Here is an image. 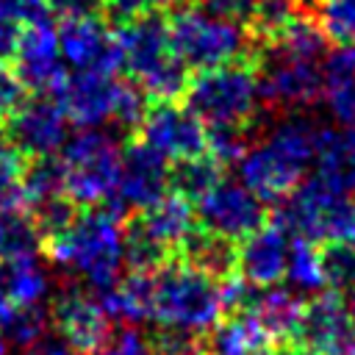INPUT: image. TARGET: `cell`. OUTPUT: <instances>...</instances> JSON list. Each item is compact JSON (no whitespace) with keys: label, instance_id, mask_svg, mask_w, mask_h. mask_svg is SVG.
Instances as JSON below:
<instances>
[{"label":"cell","instance_id":"1","mask_svg":"<svg viewBox=\"0 0 355 355\" xmlns=\"http://www.w3.org/2000/svg\"><path fill=\"white\" fill-rule=\"evenodd\" d=\"M42 252L80 275L89 291L111 288L125 266V219L105 205L80 208L69 227L42 239Z\"/></svg>","mask_w":355,"mask_h":355},{"label":"cell","instance_id":"2","mask_svg":"<svg viewBox=\"0 0 355 355\" xmlns=\"http://www.w3.org/2000/svg\"><path fill=\"white\" fill-rule=\"evenodd\" d=\"M225 316L219 280L202 269L186 263L183 258H169L153 272V311L164 333H178L189 338L208 336Z\"/></svg>","mask_w":355,"mask_h":355},{"label":"cell","instance_id":"3","mask_svg":"<svg viewBox=\"0 0 355 355\" xmlns=\"http://www.w3.org/2000/svg\"><path fill=\"white\" fill-rule=\"evenodd\" d=\"M114 33L119 47V72H125L150 103L183 97L189 86V69L172 53L166 19L158 14L122 19L119 31Z\"/></svg>","mask_w":355,"mask_h":355},{"label":"cell","instance_id":"4","mask_svg":"<svg viewBox=\"0 0 355 355\" xmlns=\"http://www.w3.org/2000/svg\"><path fill=\"white\" fill-rule=\"evenodd\" d=\"M183 105L205 128H244L250 130L261 119L263 97L255 61H236L189 78Z\"/></svg>","mask_w":355,"mask_h":355},{"label":"cell","instance_id":"5","mask_svg":"<svg viewBox=\"0 0 355 355\" xmlns=\"http://www.w3.org/2000/svg\"><path fill=\"white\" fill-rule=\"evenodd\" d=\"M166 31L175 58L189 72H205L225 64L250 61L247 55L252 53V33L244 25L214 17L197 3L178 6L166 19Z\"/></svg>","mask_w":355,"mask_h":355},{"label":"cell","instance_id":"6","mask_svg":"<svg viewBox=\"0 0 355 355\" xmlns=\"http://www.w3.org/2000/svg\"><path fill=\"white\" fill-rule=\"evenodd\" d=\"M275 219L288 236L313 244L355 241V202L349 191L313 172L280 202Z\"/></svg>","mask_w":355,"mask_h":355},{"label":"cell","instance_id":"7","mask_svg":"<svg viewBox=\"0 0 355 355\" xmlns=\"http://www.w3.org/2000/svg\"><path fill=\"white\" fill-rule=\"evenodd\" d=\"M122 144L103 128H80L61 147L64 189L78 208L108 205L116 189Z\"/></svg>","mask_w":355,"mask_h":355},{"label":"cell","instance_id":"8","mask_svg":"<svg viewBox=\"0 0 355 355\" xmlns=\"http://www.w3.org/2000/svg\"><path fill=\"white\" fill-rule=\"evenodd\" d=\"M255 67H258L263 105H269L275 111L300 114L302 108H308L324 97L322 64L300 61V58L283 55L275 47L263 44Z\"/></svg>","mask_w":355,"mask_h":355},{"label":"cell","instance_id":"9","mask_svg":"<svg viewBox=\"0 0 355 355\" xmlns=\"http://www.w3.org/2000/svg\"><path fill=\"white\" fill-rule=\"evenodd\" d=\"M169 191V161L161 158L153 147H147L141 139L130 136L122 144L116 189L105 208L125 219V214H139L155 205Z\"/></svg>","mask_w":355,"mask_h":355},{"label":"cell","instance_id":"10","mask_svg":"<svg viewBox=\"0 0 355 355\" xmlns=\"http://www.w3.org/2000/svg\"><path fill=\"white\" fill-rule=\"evenodd\" d=\"M50 311V324L72 355H97L100 347L111 338V316L97 302L89 288L67 286L55 294Z\"/></svg>","mask_w":355,"mask_h":355},{"label":"cell","instance_id":"11","mask_svg":"<svg viewBox=\"0 0 355 355\" xmlns=\"http://www.w3.org/2000/svg\"><path fill=\"white\" fill-rule=\"evenodd\" d=\"M133 136L166 161H186L208 153L205 125L178 100H153Z\"/></svg>","mask_w":355,"mask_h":355},{"label":"cell","instance_id":"12","mask_svg":"<svg viewBox=\"0 0 355 355\" xmlns=\"http://www.w3.org/2000/svg\"><path fill=\"white\" fill-rule=\"evenodd\" d=\"M194 211L200 227L233 244H239L244 236H250L269 219L263 202L239 180H227V178H222L208 194H202Z\"/></svg>","mask_w":355,"mask_h":355},{"label":"cell","instance_id":"13","mask_svg":"<svg viewBox=\"0 0 355 355\" xmlns=\"http://www.w3.org/2000/svg\"><path fill=\"white\" fill-rule=\"evenodd\" d=\"M67 125L69 119L64 116L61 105L50 94H39L33 100H25L3 130L8 144H14L28 161H33L61 153L69 139Z\"/></svg>","mask_w":355,"mask_h":355},{"label":"cell","instance_id":"14","mask_svg":"<svg viewBox=\"0 0 355 355\" xmlns=\"http://www.w3.org/2000/svg\"><path fill=\"white\" fill-rule=\"evenodd\" d=\"M122 80L108 72H67L50 94L64 116L78 128H103L114 122Z\"/></svg>","mask_w":355,"mask_h":355},{"label":"cell","instance_id":"15","mask_svg":"<svg viewBox=\"0 0 355 355\" xmlns=\"http://www.w3.org/2000/svg\"><path fill=\"white\" fill-rule=\"evenodd\" d=\"M322 355H355V316L336 291H319L302 305L297 336Z\"/></svg>","mask_w":355,"mask_h":355},{"label":"cell","instance_id":"16","mask_svg":"<svg viewBox=\"0 0 355 355\" xmlns=\"http://www.w3.org/2000/svg\"><path fill=\"white\" fill-rule=\"evenodd\" d=\"M58 47L67 72H119L116 33L100 17L67 19L58 25Z\"/></svg>","mask_w":355,"mask_h":355},{"label":"cell","instance_id":"17","mask_svg":"<svg viewBox=\"0 0 355 355\" xmlns=\"http://www.w3.org/2000/svg\"><path fill=\"white\" fill-rule=\"evenodd\" d=\"M14 64H17L14 72L19 75L25 89H33L39 94H53L67 75L58 47V28H53L47 19L28 22L19 31Z\"/></svg>","mask_w":355,"mask_h":355},{"label":"cell","instance_id":"18","mask_svg":"<svg viewBox=\"0 0 355 355\" xmlns=\"http://www.w3.org/2000/svg\"><path fill=\"white\" fill-rule=\"evenodd\" d=\"M288 247V230L275 216H269L258 230L236 244V275L255 288L277 286L286 277Z\"/></svg>","mask_w":355,"mask_h":355},{"label":"cell","instance_id":"19","mask_svg":"<svg viewBox=\"0 0 355 355\" xmlns=\"http://www.w3.org/2000/svg\"><path fill=\"white\" fill-rule=\"evenodd\" d=\"M236 169L239 183L250 189L261 202H283L305 178L266 141L250 144L244 155L236 161Z\"/></svg>","mask_w":355,"mask_h":355},{"label":"cell","instance_id":"20","mask_svg":"<svg viewBox=\"0 0 355 355\" xmlns=\"http://www.w3.org/2000/svg\"><path fill=\"white\" fill-rule=\"evenodd\" d=\"M302 305L305 302L297 297V291L283 286H269V288H252L244 313H250L275 344H283L297 336Z\"/></svg>","mask_w":355,"mask_h":355},{"label":"cell","instance_id":"21","mask_svg":"<svg viewBox=\"0 0 355 355\" xmlns=\"http://www.w3.org/2000/svg\"><path fill=\"white\" fill-rule=\"evenodd\" d=\"M47 291H50V277L36 255L0 261V294L14 308L42 305Z\"/></svg>","mask_w":355,"mask_h":355},{"label":"cell","instance_id":"22","mask_svg":"<svg viewBox=\"0 0 355 355\" xmlns=\"http://www.w3.org/2000/svg\"><path fill=\"white\" fill-rule=\"evenodd\" d=\"M275 341L250 313H230L208 333V355H275Z\"/></svg>","mask_w":355,"mask_h":355},{"label":"cell","instance_id":"23","mask_svg":"<svg viewBox=\"0 0 355 355\" xmlns=\"http://www.w3.org/2000/svg\"><path fill=\"white\" fill-rule=\"evenodd\" d=\"M178 258L202 269L214 280H225V277L236 275V244L211 233V230H205V227H200V225L183 241V247L178 250Z\"/></svg>","mask_w":355,"mask_h":355},{"label":"cell","instance_id":"24","mask_svg":"<svg viewBox=\"0 0 355 355\" xmlns=\"http://www.w3.org/2000/svg\"><path fill=\"white\" fill-rule=\"evenodd\" d=\"M263 44L275 47L283 55H291L300 61H313V64H322V58L330 47L324 31L319 28V22L311 14H297L272 42H263Z\"/></svg>","mask_w":355,"mask_h":355},{"label":"cell","instance_id":"25","mask_svg":"<svg viewBox=\"0 0 355 355\" xmlns=\"http://www.w3.org/2000/svg\"><path fill=\"white\" fill-rule=\"evenodd\" d=\"M222 169L225 166L208 153L186 158V161H175V166H169V189L180 197H186L189 202H197L202 194H208L225 178Z\"/></svg>","mask_w":355,"mask_h":355},{"label":"cell","instance_id":"26","mask_svg":"<svg viewBox=\"0 0 355 355\" xmlns=\"http://www.w3.org/2000/svg\"><path fill=\"white\" fill-rule=\"evenodd\" d=\"M42 250V230L31 211L8 208L0 211V261L28 258Z\"/></svg>","mask_w":355,"mask_h":355},{"label":"cell","instance_id":"27","mask_svg":"<svg viewBox=\"0 0 355 355\" xmlns=\"http://www.w3.org/2000/svg\"><path fill=\"white\" fill-rule=\"evenodd\" d=\"M64 166L58 155L50 158H33L25 164L22 172V202L28 208H39L55 197H64Z\"/></svg>","mask_w":355,"mask_h":355},{"label":"cell","instance_id":"28","mask_svg":"<svg viewBox=\"0 0 355 355\" xmlns=\"http://www.w3.org/2000/svg\"><path fill=\"white\" fill-rule=\"evenodd\" d=\"M286 280L302 291V294H319L327 291L324 280V266H322V250L313 241L305 239H291L288 247V261H286Z\"/></svg>","mask_w":355,"mask_h":355},{"label":"cell","instance_id":"29","mask_svg":"<svg viewBox=\"0 0 355 355\" xmlns=\"http://www.w3.org/2000/svg\"><path fill=\"white\" fill-rule=\"evenodd\" d=\"M327 291L347 294L355 286V241H333L319 244Z\"/></svg>","mask_w":355,"mask_h":355},{"label":"cell","instance_id":"30","mask_svg":"<svg viewBox=\"0 0 355 355\" xmlns=\"http://www.w3.org/2000/svg\"><path fill=\"white\" fill-rule=\"evenodd\" d=\"M313 19L333 44H355V0H319Z\"/></svg>","mask_w":355,"mask_h":355},{"label":"cell","instance_id":"31","mask_svg":"<svg viewBox=\"0 0 355 355\" xmlns=\"http://www.w3.org/2000/svg\"><path fill=\"white\" fill-rule=\"evenodd\" d=\"M47 330H50V311L44 305H33V308H19L8 319V324L3 327V338L14 341L19 349H31L42 338H47Z\"/></svg>","mask_w":355,"mask_h":355},{"label":"cell","instance_id":"32","mask_svg":"<svg viewBox=\"0 0 355 355\" xmlns=\"http://www.w3.org/2000/svg\"><path fill=\"white\" fill-rule=\"evenodd\" d=\"M28 158L8 144V139H0V211L22 205V172Z\"/></svg>","mask_w":355,"mask_h":355},{"label":"cell","instance_id":"33","mask_svg":"<svg viewBox=\"0 0 355 355\" xmlns=\"http://www.w3.org/2000/svg\"><path fill=\"white\" fill-rule=\"evenodd\" d=\"M302 0H258V8L250 22V33L261 42H272L297 14Z\"/></svg>","mask_w":355,"mask_h":355},{"label":"cell","instance_id":"34","mask_svg":"<svg viewBox=\"0 0 355 355\" xmlns=\"http://www.w3.org/2000/svg\"><path fill=\"white\" fill-rule=\"evenodd\" d=\"M205 147H208V155H214L222 166L225 164H236L244 150L250 147V139H247V130L244 128H205Z\"/></svg>","mask_w":355,"mask_h":355},{"label":"cell","instance_id":"35","mask_svg":"<svg viewBox=\"0 0 355 355\" xmlns=\"http://www.w3.org/2000/svg\"><path fill=\"white\" fill-rule=\"evenodd\" d=\"M97 355H155V344L136 324H128L114 330Z\"/></svg>","mask_w":355,"mask_h":355},{"label":"cell","instance_id":"36","mask_svg":"<svg viewBox=\"0 0 355 355\" xmlns=\"http://www.w3.org/2000/svg\"><path fill=\"white\" fill-rule=\"evenodd\" d=\"M324 89L355 78V44H333L322 58Z\"/></svg>","mask_w":355,"mask_h":355},{"label":"cell","instance_id":"37","mask_svg":"<svg viewBox=\"0 0 355 355\" xmlns=\"http://www.w3.org/2000/svg\"><path fill=\"white\" fill-rule=\"evenodd\" d=\"M324 103L330 116L344 128V130H355V78L327 86L324 89Z\"/></svg>","mask_w":355,"mask_h":355},{"label":"cell","instance_id":"38","mask_svg":"<svg viewBox=\"0 0 355 355\" xmlns=\"http://www.w3.org/2000/svg\"><path fill=\"white\" fill-rule=\"evenodd\" d=\"M25 83L19 80V75L0 64V128H6V122L17 114V108L25 103Z\"/></svg>","mask_w":355,"mask_h":355},{"label":"cell","instance_id":"39","mask_svg":"<svg viewBox=\"0 0 355 355\" xmlns=\"http://www.w3.org/2000/svg\"><path fill=\"white\" fill-rule=\"evenodd\" d=\"M200 8H205L214 17H222L236 25H250L252 14L258 8V0H197Z\"/></svg>","mask_w":355,"mask_h":355},{"label":"cell","instance_id":"40","mask_svg":"<svg viewBox=\"0 0 355 355\" xmlns=\"http://www.w3.org/2000/svg\"><path fill=\"white\" fill-rule=\"evenodd\" d=\"M44 6H47V14L67 22V19L100 17V11L105 8V0H44Z\"/></svg>","mask_w":355,"mask_h":355},{"label":"cell","instance_id":"41","mask_svg":"<svg viewBox=\"0 0 355 355\" xmlns=\"http://www.w3.org/2000/svg\"><path fill=\"white\" fill-rule=\"evenodd\" d=\"M47 6L44 0H0V17L14 25H28L36 19H44Z\"/></svg>","mask_w":355,"mask_h":355},{"label":"cell","instance_id":"42","mask_svg":"<svg viewBox=\"0 0 355 355\" xmlns=\"http://www.w3.org/2000/svg\"><path fill=\"white\" fill-rule=\"evenodd\" d=\"M180 0H105V6L119 17V19H133L144 14H158L166 8H175Z\"/></svg>","mask_w":355,"mask_h":355},{"label":"cell","instance_id":"43","mask_svg":"<svg viewBox=\"0 0 355 355\" xmlns=\"http://www.w3.org/2000/svg\"><path fill=\"white\" fill-rule=\"evenodd\" d=\"M17 42H19V25H14V22L0 17V64L14 58Z\"/></svg>","mask_w":355,"mask_h":355},{"label":"cell","instance_id":"44","mask_svg":"<svg viewBox=\"0 0 355 355\" xmlns=\"http://www.w3.org/2000/svg\"><path fill=\"white\" fill-rule=\"evenodd\" d=\"M275 355H322V352H316L302 341H283L280 347H275Z\"/></svg>","mask_w":355,"mask_h":355},{"label":"cell","instance_id":"45","mask_svg":"<svg viewBox=\"0 0 355 355\" xmlns=\"http://www.w3.org/2000/svg\"><path fill=\"white\" fill-rule=\"evenodd\" d=\"M0 355H6V338H3V333H0Z\"/></svg>","mask_w":355,"mask_h":355},{"label":"cell","instance_id":"46","mask_svg":"<svg viewBox=\"0 0 355 355\" xmlns=\"http://www.w3.org/2000/svg\"><path fill=\"white\" fill-rule=\"evenodd\" d=\"M17 355H33V352H31V349H19Z\"/></svg>","mask_w":355,"mask_h":355}]
</instances>
